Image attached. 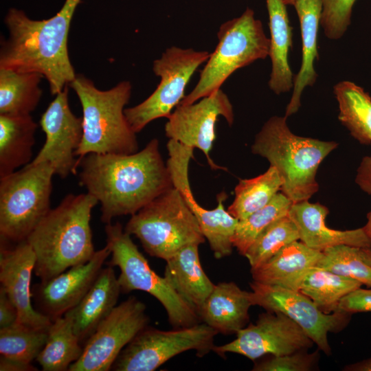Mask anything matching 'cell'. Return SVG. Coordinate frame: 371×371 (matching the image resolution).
<instances>
[{"mask_svg": "<svg viewBox=\"0 0 371 371\" xmlns=\"http://www.w3.org/2000/svg\"><path fill=\"white\" fill-rule=\"evenodd\" d=\"M78 166L79 184L100 203L105 224L133 215L174 187L156 138L131 154H87L78 159Z\"/></svg>", "mask_w": 371, "mask_h": 371, "instance_id": "6da1fadb", "label": "cell"}, {"mask_svg": "<svg viewBox=\"0 0 371 371\" xmlns=\"http://www.w3.org/2000/svg\"><path fill=\"white\" fill-rule=\"evenodd\" d=\"M82 0H65L47 19L34 20L11 8L4 18L8 38L1 41L0 68L41 74L56 95L74 80L68 36L74 12Z\"/></svg>", "mask_w": 371, "mask_h": 371, "instance_id": "7a4b0ae2", "label": "cell"}, {"mask_svg": "<svg viewBox=\"0 0 371 371\" xmlns=\"http://www.w3.org/2000/svg\"><path fill=\"white\" fill-rule=\"evenodd\" d=\"M98 200L89 193L67 195L39 222L26 240L36 257L34 273L47 282L88 262L95 251L90 225Z\"/></svg>", "mask_w": 371, "mask_h": 371, "instance_id": "3957f363", "label": "cell"}, {"mask_svg": "<svg viewBox=\"0 0 371 371\" xmlns=\"http://www.w3.org/2000/svg\"><path fill=\"white\" fill-rule=\"evenodd\" d=\"M337 145L334 141L295 135L285 116L275 115L263 124L251 149L278 170L282 181L281 192L294 203L308 200L318 191L317 169Z\"/></svg>", "mask_w": 371, "mask_h": 371, "instance_id": "277c9868", "label": "cell"}, {"mask_svg": "<svg viewBox=\"0 0 371 371\" xmlns=\"http://www.w3.org/2000/svg\"><path fill=\"white\" fill-rule=\"evenodd\" d=\"M82 109L83 135L76 156L89 153L131 154L138 151V142L124 114L131 95L128 80L108 90H100L82 74L69 84Z\"/></svg>", "mask_w": 371, "mask_h": 371, "instance_id": "5b68a950", "label": "cell"}, {"mask_svg": "<svg viewBox=\"0 0 371 371\" xmlns=\"http://www.w3.org/2000/svg\"><path fill=\"white\" fill-rule=\"evenodd\" d=\"M217 38L196 85L179 104H191L211 95L236 70L269 56V38L251 8L221 24Z\"/></svg>", "mask_w": 371, "mask_h": 371, "instance_id": "8992f818", "label": "cell"}, {"mask_svg": "<svg viewBox=\"0 0 371 371\" xmlns=\"http://www.w3.org/2000/svg\"><path fill=\"white\" fill-rule=\"evenodd\" d=\"M124 230L150 256L167 260L186 246L205 238L180 192L173 187L131 216Z\"/></svg>", "mask_w": 371, "mask_h": 371, "instance_id": "52a82bcc", "label": "cell"}, {"mask_svg": "<svg viewBox=\"0 0 371 371\" xmlns=\"http://www.w3.org/2000/svg\"><path fill=\"white\" fill-rule=\"evenodd\" d=\"M55 175L48 163L29 164L0 178V236L4 242L26 240L52 209Z\"/></svg>", "mask_w": 371, "mask_h": 371, "instance_id": "ba28073f", "label": "cell"}, {"mask_svg": "<svg viewBox=\"0 0 371 371\" xmlns=\"http://www.w3.org/2000/svg\"><path fill=\"white\" fill-rule=\"evenodd\" d=\"M106 245L111 258L108 262L117 267L121 291L139 290L155 297L165 308L168 322L174 328L189 327L201 321L196 311L173 289L166 278L157 274L139 251L120 223L106 224Z\"/></svg>", "mask_w": 371, "mask_h": 371, "instance_id": "9c48e42d", "label": "cell"}, {"mask_svg": "<svg viewBox=\"0 0 371 371\" xmlns=\"http://www.w3.org/2000/svg\"><path fill=\"white\" fill-rule=\"evenodd\" d=\"M210 53L177 46L168 47L153 63L160 78L155 90L139 104L124 109L126 120L137 133L150 122L168 118L186 96V88L196 70L207 61Z\"/></svg>", "mask_w": 371, "mask_h": 371, "instance_id": "30bf717a", "label": "cell"}, {"mask_svg": "<svg viewBox=\"0 0 371 371\" xmlns=\"http://www.w3.org/2000/svg\"><path fill=\"white\" fill-rule=\"evenodd\" d=\"M218 333L205 323L161 330L147 326L121 351L112 366L116 371H153L170 359L194 350L202 357L212 351Z\"/></svg>", "mask_w": 371, "mask_h": 371, "instance_id": "8fae6325", "label": "cell"}, {"mask_svg": "<svg viewBox=\"0 0 371 371\" xmlns=\"http://www.w3.org/2000/svg\"><path fill=\"white\" fill-rule=\"evenodd\" d=\"M146 305L135 296L116 306L83 346L69 371H109L121 351L149 322Z\"/></svg>", "mask_w": 371, "mask_h": 371, "instance_id": "7c38bea8", "label": "cell"}, {"mask_svg": "<svg viewBox=\"0 0 371 371\" xmlns=\"http://www.w3.org/2000/svg\"><path fill=\"white\" fill-rule=\"evenodd\" d=\"M250 287L253 305L289 317L327 355L331 353L328 333L343 330L351 319L352 314L345 312L323 313L312 300L299 291L255 281L250 283Z\"/></svg>", "mask_w": 371, "mask_h": 371, "instance_id": "4fadbf2b", "label": "cell"}, {"mask_svg": "<svg viewBox=\"0 0 371 371\" xmlns=\"http://www.w3.org/2000/svg\"><path fill=\"white\" fill-rule=\"evenodd\" d=\"M169 169L172 183L181 194L189 208L196 217L201 230L209 243L214 256L221 259L231 255L234 247L232 238L238 220L225 209L227 195L223 191L217 196L218 205L213 210H207L194 199L188 177L190 159L194 148L169 139L167 143Z\"/></svg>", "mask_w": 371, "mask_h": 371, "instance_id": "5bb4252c", "label": "cell"}, {"mask_svg": "<svg viewBox=\"0 0 371 371\" xmlns=\"http://www.w3.org/2000/svg\"><path fill=\"white\" fill-rule=\"evenodd\" d=\"M314 342L294 321L280 312L267 311L236 333L235 339L212 351L221 357L236 353L251 360L266 355L280 356L311 348Z\"/></svg>", "mask_w": 371, "mask_h": 371, "instance_id": "9a60e30c", "label": "cell"}, {"mask_svg": "<svg viewBox=\"0 0 371 371\" xmlns=\"http://www.w3.org/2000/svg\"><path fill=\"white\" fill-rule=\"evenodd\" d=\"M220 116L229 126L233 124V106L221 89L193 103L179 104L168 117L165 133L169 139L201 150L212 169H223L210 156L216 139L215 125Z\"/></svg>", "mask_w": 371, "mask_h": 371, "instance_id": "2e32d148", "label": "cell"}, {"mask_svg": "<svg viewBox=\"0 0 371 371\" xmlns=\"http://www.w3.org/2000/svg\"><path fill=\"white\" fill-rule=\"evenodd\" d=\"M39 124L45 134V142L30 164L48 163L61 179L76 175L78 168L76 151L83 135L82 117L71 110L67 87L56 95Z\"/></svg>", "mask_w": 371, "mask_h": 371, "instance_id": "e0dca14e", "label": "cell"}, {"mask_svg": "<svg viewBox=\"0 0 371 371\" xmlns=\"http://www.w3.org/2000/svg\"><path fill=\"white\" fill-rule=\"evenodd\" d=\"M111 255L107 245L87 262L74 266L47 282L32 286L37 311L52 322L76 306L87 293Z\"/></svg>", "mask_w": 371, "mask_h": 371, "instance_id": "ac0fdd59", "label": "cell"}, {"mask_svg": "<svg viewBox=\"0 0 371 371\" xmlns=\"http://www.w3.org/2000/svg\"><path fill=\"white\" fill-rule=\"evenodd\" d=\"M35 263V254L27 240L13 247L1 241V286L17 308V322L33 328L48 330L52 321L32 304L31 280Z\"/></svg>", "mask_w": 371, "mask_h": 371, "instance_id": "d6986e66", "label": "cell"}, {"mask_svg": "<svg viewBox=\"0 0 371 371\" xmlns=\"http://www.w3.org/2000/svg\"><path fill=\"white\" fill-rule=\"evenodd\" d=\"M328 213L326 206L306 200L293 203L288 215L297 228L299 240L313 249L323 251L339 245L371 248V239L364 227L349 230L329 228L326 224Z\"/></svg>", "mask_w": 371, "mask_h": 371, "instance_id": "ffe728a7", "label": "cell"}, {"mask_svg": "<svg viewBox=\"0 0 371 371\" xmlns=\"http://www.w3.org/2000/svg\"><path fill=\"white\" fill-rule=\"evenodd\" d=\"M121 288L113 267L102 268L91 288L73 308L69 316L74 332L84 346L100 323L117 306Z\"/></svg>", "mask_w": 371, "mask_h": 371, "instance_id": "44dd1931", "label": "cell"}, {"mask_svg": "<svg viewBox=\"0 0 371 371\" xmlns=\"http://www.w3.org/2000/svg\"><path fill=\"white\" fill-rule=\"evenodd\" d=\"M322 251L295 240L282 247L267 262L251 269L254 281L299 291L303 278L315 267Z\"/></svg>", "mask_w": 371, "mask_h": 371, "instance_id": "7402d4cb", "label": "cell"}, {"mask_svg": "<svg viewBox=\"0 0 371 371\" xmlns=\"http://www.w3.org/2000/svg\"><path fill=\"white\" fill-rule=\"evenodd\" d=\"M251 295L233 282L215 284L198 313L200 319L218 333L236 334L249 322Z\"/></svg>", "mask_w": 371, "mask_h": 371, "instance_id": "603a6c76", "label": "cell"}, {"mask_svg": "<svg viewBox=\"0 0 371 371\" xmlns=\"http://www.w3.org/2000/svg\"><path fill=\"white\" fill-rule=\"evenodd\" d=\"M297 14L302 36V63L295 76L293 93L288 103L285 117L297 113L301 106L304 89L313 86L317 78L314 67L315 60L319 58L317 35L320 24L322 0H295L293 4Z\"/></svg>", "mask_w": 371, "mask_h": 371, "instance_id": "cb8c5ba5", "label": "cell"}, {"mask_svg": "<svg viewBox=\"0 0 371 371\" xmlns=\"http://www.w3.org/2000/svg\"><path fill=\"white\" fill-rule=\"evenodd\" d=\"M197 244L189 245L167 260L164 277L173 289L197 313L215 284L201 266Z\"/></svg>", "mask_w": 371, "mask_h": 371, "instance_id": "d4e9b609", "label": "cell"}, {"mask_svg": "<svg viewBox=\"0 0 371 371\" xmlns=\"http://www.w3.org/2000/svg\"><path fill=\"white\" fill-rule=\"evenodd\" d=\"M270 30L269 56L271 72L268 85L276 94L289 92L293 87V73L288 61L292 47V27L286 4L282 0H266Z\"/></svg>", "mask_w": 371, "mask_h": 371, "instance_id": "484cf974", "label": "cell"}, {"mask_svg": "<svg viewBox=\"0 0 371 371\" xmlns=\"http://www.w3.org/2000/svg\"><path fill=\"white\" fill-rule=\"evenodd\" d=\"M37 128L31 115L0 114V178L32 161Z\"/></svg>", "mask_w": 371, "mask_h": 371, "instance_id": "4316f807", "label": "cell"}, {"mask_svg": "<svg viewBox=\"0 0 371 371\" xmlns=\"http://www.w3.org/2000/svg\"><path fill=\"white\" fill-rule=\"evenodd\" d=\"M43 78L38 72L0 68V114L30 115L42 97Z\"/></svg>", "mask_w": 371, "mask_h": 371, "instance_id": "83f0119b", "label": "cell"}, {"mask_svg": "<svg viewBox=\"0 0 371 371\" xmlns=\"http://www.w3.org/2000/svg\"><path fill=\"white\" fill-rule=\"evenodd\" d=\"M339 105L338 119L350 135L363 144H371V97L350 81H341L333 87Z\"/></svg>", "mask_w": 371, "mask_h": 371, "instance_id": "f1b7e54d", "label": "cell"}, {"mask_svg": "<svg viewBox=\"0 0 371 371\" xmlns=\"http://www.w3.org/2000/svg\"><path fill=\"white\" fill-rule=\"evenodd\" d=\"M82 352L83 346L74 332L72 321L64 315L52 322L46 343L36 361L43 371H65Z\"/></svg>", "mask_w": 371, "mask_h": 371, "instance_id": "f546056e", "label": "cell"}, {"mask_svg": "<svg viewBox=\"0 0 371 371\" xmlns=\"http://www.w3.org/2000/svg\"><path fill=\"white\" fill-rule=\"evenodd\" d=\"M361 286L358 280L315 266L305 275L299 291L312 300L323 313L328 314L336 311L344 296Z\"/></svg>", "mask_w": 371, "mask_h": 371, "instance_id": "4dcf8cb0", "label": "cell"}, {"mask_svg": "<svg viewBox=\"0 0 371 371\" xmlns=\"http://www.w3.org/2000/svg\"><path fill=\"white\" fill-rule=\"evenodd\" d=\"M282 181L273 166L251 179H240L235 187V196L227 211L238 221L267 205L281 191Z\"/></svg>", "mask_w": 371, "mask_h": 371, "instance_id": "1f68e13d", "label": "cell"}, {"mask_svg": "<svg viewBox=\"0 0 371 371\" xmlns=\"http://www.w3.org/2000/svg\"><path fill=\"white\" fill-rule=\"evenodd\" d=\"M48 330L33 328L18 322L0 328L1 357L32 364L46 343Z\"/></svg>", "mask_w": 371, "mask_h": 371, "instance_id": "d6a6232c", "label": "cell"}, {"mask_svg": "<svg viewBox=\"0 0 371 371\" xmlns=\"http://www.w3.org/2000/svg\"><path fill=\"white\" fill-rule=\"evenodd\" d=\"M292 204V201L280 192L267 205L238 221L232 238L234 247L245 256L249 246L265 229L288 215Z\"/></svg>", "mask_w": 371, "mask_h": 371, "instance_id": "836d02e7", "label": "cell"}, {"mask_svg": "<svg viewBox=\"0 0 371 371\" xmlns=\"http://www.w3.org/2000/svg\"><path fill=\"white\" fill-rule=\"evenodd\" d=\"M299 240L297 228L286 215L265 229L249 246L244 256L247 258L251 269L256 268L284 246Z\"/></svg>", "mask_w": 371, "mask_h": 371, "instance_id": "e575fe53", "label": "cell"}, {"mask_svg": "<svg viewBox=\"0 0 371 371\" xmlns=\"http://www.w3.org/2000/svg\"><path fill=\"white\" fill-rule=\"evenodd\" d=\"M360 247L339 245L322 251L316 267L359 281L371 288V267L361 258Z\"/></svg>", "mask_w": 371, "mask_h": 371, "instance_id": "d590c367", "label": "cell"}, {"mask_svg": "<svg viewBox=\"0 0 371 371\" xmlns=\"http://www.w3.org/2000/svg\"><path fill=\"white\" fill-rule=\"evenodd\" d=\"M356 0H322L320 20L326 36L340 38L351 21L352 10Z\"/></svg>", "mask_w": 371, "mask_h": 371, "instance_id": "8d00e7d4", "label": "cell"}, {"mask_svg": "<svg viewBox=\"0 0 371 371\" xmlns=\"http://www.w3.org/2000/svg\"><path fill=\"white\" fill-rule=\"evenodd\" d=\"M302 350L291 354L273 356L256 363L253 371H308L318 361L319 352L307 353Z\"/></svg>", "mask_w": 371, "mask_h": 371, "instance_id": "74e56055", "label": "cell"}, {"mask_svg": "<svg viewBox=\"0 0 371 371\" xmlns=\"http://www.w3.org/2000/svg\"><path fill=\"white\" fill-rule=\"evenodd\" d=\"M336 311L350 314L371 312V289L352 291L340 300Z\"/></svg>", "mask_w": 371, "mask_h": 371, "instance_id": "f35d334b", "label": "cell"}, {"mask_svg": "<svg viewBox=\"0 0 371 371\" xmlns=\"http://www.w3.org/2000/svg\"><path fill=\"white\" fill-rule=\"evenodd\" d=\"M355 182L363 192L371 195V156L362 159L357 170ZM363 227L371 239V210L367 214V223Z\"/></svg>", "mask_w": 371, "mask_h": 371, "instance_id": "ab89813d", "label": "cell"}, {"mask_svg": "<svg viewBox=\"0 0 371 371\" xmlns=\"http://www.w3.org/2000/svg\"><path fill=\"white\" fill-rule=\"evenodd\" d=\"M18 320V311L5 291L0 286V328L10 326Z\"/></svg>", "mask_w": 371, "mask_h": 371, "instance_id": "60d3db41", "label": "cell"}, {"mask_svg": "<svg viewBox=\"0 0 371 371\" xmlns=\"http://www.w3.org/2000/svg\"><path fill=\"white\" fill-rule=\"evenodd\" d=\"M0 370L1 371H33L38 370L32 364L26 365L16 361H12L0 358Z\"/></svg>", "mask_w": 371, "mask_h": 371, "instance_id": "b9f144b4", "label": "cell"}, {"mask_svg": "<svg viewBox=\"0 0 371 371\" xmlns=\"http://www.w3.org/2000/svg\"><path fill=\"white\" fill-rule=\"evenodd\" d=\"M344 370L346 371H371V357L361 361L346 366Z\"/></svg>", "mask_w": 371, "mask_h": 371, "instance_id": "7bdbcfd3", "label": "cell"}, {"mask_svg": "<svg viewBox=\"0 0 371 371\" xmlns=\"http://www.w3.org/2000/svg\"><path fill=\"white\" fill-rule=\"evenodd\" d=\"M362 260L371 267V248H361L359 249Z\"/></svg>", "mask_w": 371, "mask_h": 371, "instance_id": "ee69618b", "label": "cell"}, {"mask_svg": "<svg viewBox=\"0 0 371 371\" xmlns=\"http://www.w3.org/2000/svg\"><path fill=\"white\" fill-rule=\"evenodd\" d=\"M282 1L286 5H293L295 1V0H282Z\"/></svg>", "mask_w": 371, "mask_h": 371, "instance_id": "f6af8a7d", "label": "cell"}]
</instances>
